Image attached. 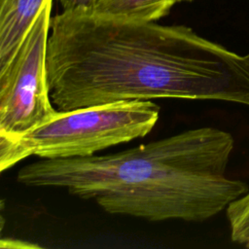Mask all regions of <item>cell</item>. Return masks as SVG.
<instances>
[{
  "label": "cell",
  "mask_w": 249,
  "mask_h": 249,
  "mask_svg": "<svg viewBox=\"0 0 249 249\" xmlns=\"http://www.w3.org/2000/svg\"><path fill=\"white\" fill-rule=\"evenodd\" d=\"M181 1H192V0H177V2H181Z\"/></svg>",
  "instance_id": "10"
},
{
  "label": "cell",
  "mask_w": 249,
  "mask_h": 249,
  "mask_svg": "<svg viewBox=\"0 0 249 249\" xmlns=\"http://www.w3.org/2000/svg\"><path fill=\"white\" fill-rule=\"evenodd\" d=\"M95 0H59L63 10H71L76 8H89Z\"/></svg>",
  "instance_id": "9"
},
{
  "label": "cell",
  "mask_w": 249,
  "mask_h": 249,
  "mask_svg": "<svg viewBox=\"0 0 249 249\" xmlns=\"http://www.w3.org/2000/svg\"><path fill=\"white\" fill-rule=\"evenodd\" d=\"M47 82L57 111L122 100H219L249 107V53L185 25L122 21L88 8L51 18Z\"/></svg>",
  "instance_id": "1"
},
{
  "label": "cell",
  "mask_w": 249,
  "mask_h": 249,
  "mask_svg": "<svg viewBox=\"0 0 249 249\" xmlns=\"http://www.w3.org/2000/svg\"><path fill=\"white\" fill-rule=\"evenodd\" d=\"M48 0H0V71L13 60Z\"/></svg>",
  "instance_id": "5"
},
{
  "label": "cell",
  "mask_w": 249,
  "mask_h": 249,
  "mask_svg": "<svg viewBox=\"0 0 249 249\" xmlns=\"http://www.w3.org/2000/svg\"><path fill=\"white\" fill-rule=\"evenodd\" d=\"M53 2H46L13 60L0 71V136L22 135L58 112L50 97L46 72Z\"/></svg>",
  "instance_id": "4"
},
{
  "label": "cell",
  "mask_w": 249,
  "mask_h": 249,
  "mask_svg": "<svg viewBox=\"0 0 249 249\" xmlns=\"http://www.w3.org/2000/svg\"><path fill=\"white\" fill-rule=\"evenodd\" d=\"M160 106L151 100H122L66 112L16 137L0 136V171L36 156L69 159L93 156L141 138L156 125Z\"/></svg>",
  "instance_id": "3"
},
{
  "label": "cell",
  "mask_w": 249,
  "mask_h": 249,
  "mask_svg": "<svg viewBox=\"0 0 249 249\" xmlns=\"http://www.w3.org/2000/svg\"><path fill=\"white\" fill-rule=\"evenodd\" d=\"M226 215L231 241L249 248V191L226 208Z\"/></svg>",
  "instance_id": "7"
},
{
  "label": "cell",
  "mask_w": 249,
  "mask_h": 249,
  "mask_svg": "<svg viewBox=\"0 0 249 249\" xmlns=\"http://www.w3.org/2000/svg\"><path fill=\"white\" fill-rule=\"evenodd\" d=\"M177 0H95L88 9L95 16L134 22H152L166 16Z\"/></svg>",
  "instance_id": "6"
},
{
  "label": "cell",
  "mask_w": 249,
  "mask_h": 249,
  "mask_svg": "<svg viewBox=\"0 0 249 249\" xmlns=\"http://www.w3.org/2000/svg\"><path fill=\"white\" fill-rule=\"evenodd\" d=\"M1 248H12V249H26V248H38L37 244L29 243L27 241H22L18 239H12V238H2L1 239Z\"/></svg>",
  "instance_id": "8"
},
{
  "label": "cell",
  "mask_w": 249,
  "mask_h": 249,
  "mask_svg": "<svg viewBox=\"0 0 249 249\" xmlns=\"http://www.w3.org/2000/svg\"><path fill=\"white\" fill-rule=\"evenodd\" d=\"M233 146L231 133L204 126L104 156L43 159L21 167L17 180L66 189L110 214L202 222L249 191L227 176Z\"/></svg>",
  "instance_id": "2"
}]
</instances>
